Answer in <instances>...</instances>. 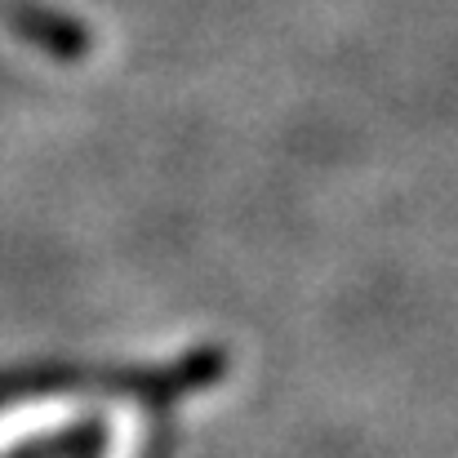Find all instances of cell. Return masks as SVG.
Wrapping results in <instances>:
<instances>
[{
	"mask_svg": "<svg viewBox=\"0 0 458 458\" xmlns=\"http://www.w3.org/2000/svg\"><path fill=\"white\" fill-rule=\"evenodd\" d=\"M103 445H107L103 423H76V428H67L58 437H40V441L18 445L9 458H94L103 454Z\"/></svg>",
	"mask_w": 458,
	"mask_h": 458,
	"instance_id": "obj_2",
	"label": "cell"
},
{
	"mask_svg": "<svg viewBox=\"0 0 458 458\" xmlns=\"http://www.w3.org/2000/svg\"><path fill=\"white\" fill-rule=\"evenodd\" d=\"M174 450H178V428H174V419H169V414H152V428H148V437H143L139 458H174Z\"/></svg>",
	"mask_w": 458,
	"mask_h": 458,
	"instance_id": "obj_3",
	"label": "cell"
},
{
	"mask_svg": "<svg viewBox=\"0 0 458 458\" xmlns=\"http://www.w3.org/2000/svg\"><path fill=\"white\" fill-rule=\"evenodd\" d=\"M232 374V347L200 343L160 365L148 360H40L0 369V410L63 396H112L130 401L143 414H169L174 405L209 392Z\"/></svg>",
	"mask_w": 458,
	"mask_h": 458,
	"instance_id": "obj_1",
	"label": "cell"
}]
</instances>
